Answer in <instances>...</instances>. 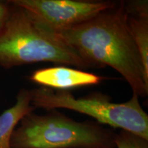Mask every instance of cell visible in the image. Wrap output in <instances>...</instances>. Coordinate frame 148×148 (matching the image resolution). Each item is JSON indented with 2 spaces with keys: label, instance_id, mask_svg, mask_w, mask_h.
Listing matches in <instances>:
<instances>
[{
  "label": "cell",
  "instance_id": "1",
  "mask_svg": "<svg viewBox=\"0 0 148 148\" xmlns=\"http://www.w3.org/2000/svg\"><path fill=\"white\" fill-rule=\"evenodd\" d=\"M56 34L91 67L110 66L139 97L148 95V75L127 23L124 1Z\"/></svg>",
  "mask_w": 148,
  "mask_h": 148
},
{
  "label": "cell",
  "instance_id": "2",
  "mask_svg": "<svg viewBox=\"0 0 148 148\" xmlns=\"http://www.w3.org/2000/svg\"><path fill=\"white\" fill-rule=\"evenodd\" d=\"M11 4L10 16L0 29V66L10 69L50 62L91 69L58 35L39 25L24 9Z\"/></svg>",
  "mask_w": 148,
  "mask_h": 148
},
{
  "label": "cell",
  "instance_id": "3",
  "mask_svg": "<svg viewBox=\"0 0 148 148\" xmlns=\"http://www.w3.org/2000/svg\"><path fill=\"white\" fill-rule=\"evenodd\" d=\"M116 133L92 121H77L57 110L29 112L11 138L12 148H115Z\"/></svg>",
  "mask_w": 148,
  "mask_h": 148
},
{
  "label": "cell",
  "instance_id": "4",
  "mask_svg": "<svg viewBox=\"0 0 148 148\" xmlns=\"http://www.w3.org/2000/svg\"><path fill=\"white\" fill-rule=\"evenodd\" d=\"M31 104L47 111L66 109L93 118L99 124L118 128L148 140V114L136 93L125 102L116 103L110 96L95 92L75 97L69 90L40 86L29 90Z\"/></svg>",
  "mask_w": 148,
  "mask_h": 148
},
{
  "label": "cell",
  "instance_id": "5",
  "mask_svg": "<svg viewBox=\"0 0 148 148\" xmlns=\"http://www.w3.org/2000/svg\"><path fill=\"white\" fill-rule=\"evenodd\" d=\"M35 21L55 34L88 21L112 6L114 1L86 0H12Z\"/></svg>",
  "mask_w": 148,
  "mask_h": 148
},
{
  "label": "cell",
  "instance_id": "6",
  "mask_svg": "<svg viewBox=\"0 0 148 148\" xmlns=\"http://www.w3.org/2000/svg\"><path fill=\"white\" fill-rule=\"evenodd\" d=\"M29 79L40 86L69 90L71 88L97 84L103 77L79 69L57 66L36 70L32 73Z\"/></svg>",
  "mask_w": 148,
  "mask_h": 148
},
{
  "label": "cell",
  "instance_id": "7",
  "mask_svg": "<svg viewBox=\"0 0 148 148\" xmlns=\"http://www.w3.org/2000/svg\"><path fill=\"white\" fill-rule=\"evenodd\" d=\"M34 110L31 104L29 90L22 88L13 106L0 114V148H12L11 138L14 129L24 116Z\"/></svg>",
  "mask_w": 148,
  "mask_h": 148
},
{
  "label": "cell",
  "instance_id": "8",
  "mask_svg": "<svg viewBox=\"0 0 148 148\" xmlns=\"http://www.w3.org/2000/svg\"><path fill=\"white\" fill-rule=\"evenodd\" d=\"M127 23L148 75V16L127 14Z\"/></svg>",
  "mask_w": 148,
  "mask_h": 148
},
{
  "label": "cell",
  "instance_id": "9",
  "mask_svg": "<svg viewBox=\"0 0 148 148\" xmlns=\"http://www.w3.org/2000/svg\"><path fill=\"white\" fill-rule=\"evenodd\" d=\"M115 148H148V140L124 130L114 136Z\"/></svg>",
  "mask_w": 148,
  "mask_h": 148
},
{
  "label": "cell",
  "instance_id": "10",
  "mask_svg": "<svg viewBox=\"0 0 148 148\" xmlns=\"http://www.w3.org/2000/svg\"><path fill=\"white\" fill-rule=\"evenodd\" d=\"M12 10V4L0 1V29L6 22Z\"/></svg>",
  "mask_w": 148,
  "mask_h": 148
}]
</instances>
